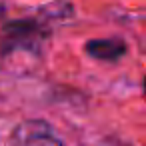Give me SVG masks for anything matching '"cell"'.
<instances>
[{
  "label": "cell",
  "instance_id": "5",
  "mask_svg": "<svg viewBox=\"0 0 146 146\" xmlns=\"http://www.w3.org/2000/svg\"><path fill=\"white\" fill-rule=\"evenodd\" d=\"M100 146H124V144H120V142H104Z\"/></svg>",
  "mask_w": 146,
  "mask_h": 146
},
{
  "label": "cell",
  "instance_id": "4",
  "mask_svg": "<svg viewBox=\"0 0 146 146\" xmlns=\"http://www.w3.org/2000/svg\"><path fill=\"white\" fill-rule=\"evenodd\" d=\"M72 4L70 2H52L44 8H40V18H44L48 24L52 20H64V18H70L72 16Z\"/></svg>",
  "mask_w": 146,
  "mask_h": 146
},
{
  "label": "cell",
  "instance_id": "6",
  "mask_svg": "<svg viewBox=\"0 0 146 146\" xmlns=\"http://www.w3.org/2000/svg\"><path fill=\"white\" fill-rule=\"evenodd\" d=\"M144 94H146V80H144Z\"/></svg>",
  "mask_w": 146,
  "mask_h": 146
},
{
  "label": "cell",
  "instance_id": "2",
  "mask_svg": "<svg viewBox=\"0 0 146 146\" xmlns=\"http://www.w3.org/2000/svg\"><path fill=\"white\" fill-rule=\"evenodd\" d=\"M10 146H64L54 134V128L40 118L22 120L10 136Z\"/></svg>",
  "mask_w": 146,
  "mask_h": 146
},
{
  "label": "cell",
  "instance_id": "1",
  "mask_svg": "<svg viewBox=\"0 0 146 146\" xmlns=\"http://www.w3.org/2000/svg\"><path fill=\"white\" fill-rule=\"evenodd\" d=\"M50 36V26L44 18H20L10 20L2 26V38H4V54H10L14 50H26V52H40L42 44Z\"/></svg>",
  "mask_w": 146,
  "mask_h": 146
},
{
  "label": "cell",
  "instance_id": "3",
  "mask_svg": "<svg viewBox=\"0 0 146 146\" xmlns=\"http://www.w3.org/2000/svg\"><path fill=\"white\" fill-rule=\"evenodd\" d=\"M84 50L88 56H92L96 60L114 62V60H120L122 56H126L128 46L122 38H94V40L86 42Z\"/></svg>",
  "mask_w": 146,
  "mask_h": 146
}]
</instances>
